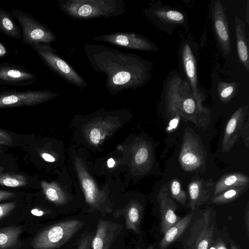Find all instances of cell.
<instances>
[{"label": "cell", "instance_id": "1", "mask_svg": "<svg viewBox=\"0 0 249 249\" xmlns=\"http://www.w3.org/2000/svg\"><path fill=\"white\" fill-rule=\"evenodd\" d=\"M83 48L92 69L106 75V88L111 94L136 89L151 79L152 63L139 55L100 44H85Z\"/></svg>", "mask_w": 249, "mask_h": 249}, {"label": "cell", "instance_id": "2", "mask_svg": "<svg viewBox=\"0 0 249 249\" xmlns=\"http://www.w3.org/2000/svg\"><path fill=\"white\" fill-rule=\"evenodd\" d=\"M167 82L163 95L167 114L177 113L205 129L211 123V111L194 98L186 81L174 74Z\"/></svg>", "mask_w": 249, "mask_h": 249}, {"label": "cell", "instance_id": "3", "mask_svg": "<svg viewBox=\"0 0 249 249\" xmlns=\"http://www.w3.org/2000/svg\"><path fill=\"white\" fill-rule=\"evenodd\" d=\"M100 217L85 213L64 217L38 233L33 240V247L34 249H62L83 232L93 227Z\"/></svg>", "mask_w": 249, "mask_h": 249}, {"label": "cell", "instance_id": "4", "mask_svg": "<svg viewBox=\"0 0 249 249\" xmlns=\"http://www.w3.org/2000/svg\"><path fill=\"white\" fill-rule=\"evenodd\" d=\"M58 5L64 14L79 20L116 17L126 11L123 0H59Z\"/></svg>", "mask_w": 249, "mask_h": 249}, {"label": "cell", "instance_id": "5", "mask_svg": "<svg viewBox=\"0 0 249 249\" xmlns=\"http://www.w3.org/2000/svg\"><path fill=\"white\" fill-rule=\"evenodd\" d=\"M44 64L67 83L84 89L87 84L73 68L61 57L50 44L36 43L30 46Z\"/></svg>", "mask_w": 249, "mask_h": 249}, {"label": "cell", "instance_id": "6", "mask_svg": "<svg viewBox=\"0 0 249 249\" xmlns=\"http://www.w3.org/2000/svg\"><path fill=\"white\" fill-rule=\"evenodd\" d=\"M107 217L99 218L91 249H120L123 246L126 233L124 221Z\"/></svg>", "mask_w": 249, "mask_h": 249}, {"label": "cell", "instance_id": "7", "mask_svg": "<svg viewBox=\"0 0 249 249\" xmlns=\"http://www.w3.org/2000/svg\"><path fill=\"white\" fill-rule=\"evenodd\" d=\"M183 170L193 172L201 169L206 164L207 153L199 136L189 127L184 132L179 155Z\"/></svg>", "mask_w": 249, "mask_h": 249}, {"label": "cell", "instance_id": "8", "mask_svg": "<svg viewBox=\"0 0 249 249\" xmlns=\"http://www.w3.org/2000/svg\"><path fill=\"white\" fill-rule=\"evenodd\" d=\"M195 42L188 37L179 45L178 59L180 70L189 84L194 98L203 102L204 95L200 89L197 74V55Z\"/></svg>", "mask_w": 249, "mask_h": 249}, {"label": "cell", "instance_id": "9", "mask_svg": "<svg viewBox=\"0 0 249 249\" xmlns=\"http://www.w3.org/2000/svg\"><path fill=\"white\" fill-rule=\"evenodd\" d=\"M12 15L18 22L22 33V41L29 46L36 43L48 44L57 37L46 25L22 11L13 9Z\"/></svg>", "mask_w": 249, "mask_h": 249}, {"label": "cell", "instance_id": "10", "mask_svg": "<svg viewBox=\"0 0 249 249\" xmlns=\"http://www.w3.org/2000/svg\"><path fill=\"white\" fill-rule=\"evenodd\" d=\"M60 94L50 90L18 91L4 90L0 91V109L32 107L46 102Z\"/></svg>", "mask_w": 249, "mask_h": 249}, {"label": "cell", "instance_id": "11", "mask_svg": "<svg viewBox=\"0 0 249 249\" xmlns=\"http://www.w3.org/2000/svg\"><path fill=\"white\" fill-rule=\"evenodd\" d=\"M92 38L96 41L108 43L119 47L142 51H155L156 44L145 37L135 33L116 32L103 34Z\"/></svg>", "mask_w": 249, "mask_h": 249}, {"label": "cell", "instance_id": "12", "mask_svg": "<svg viewBox=\"0 0 249 249\" xmlns=\"http://www.w3.org/2000/svg\"><path fill=\"white\" fill-rule=\"evenodd\" d=\"M210 216V211L207 210L193 223L186 241V249H208L213 242L214 230Z\"/></svg>", "mask_w": 249, "mask_h": 249}, {"label": "cell", "instance_id": "13", "mask_svg": "<svg viewBox=\"0 0 249 249\" xmlns=\"http://www.w3.org/2000/svg\"><path fill=\"white\" fill-rule=\"evenodd\" d=\"M211 17L214 32L220 49L225 55L231 51L229 23L224 7L220 0L212 2Z\"/></svg>", "mask_w": 249, "mask_h": 249}, {"label": "cell", "instance_id": "14", "mask_svg": "<svg viewBox=\"0 0 249 249\" xmlns=\"http://www.w3.org/2000/svg\"><path fill=\"white\" fill-rule=\"evenodd\" d=\"M38 79L24 67L8 62L0 63V85L21 87L29 86Z\"/></svg>", "mask_w": 249, "mask_h": 249}, {"label": "cell", "instance_id": "15", "mask_svg": "<svg viewBox=\"0 0 249 249\" xmlns=\"http://www.w3.org/2000/svg\"><path fill=\"white\" fill-rule=\"evenodd\" d=\"M249 106L239 107L229 119L222 142L223 153L229 152L240 137L242 127L247 119Z\"/></svg>", "mask_w": 249, "mask_h": 249}, {"label": "cell", "instance_id": "16", "mask_svg": "<svg viewBox=\"0 0 249 249\" xmlns=\"http://www.w3.org/2000/svg\"><path fill=\"white\" fill-rule=\"evenodd\" d=\"M160 213V230L163 234L181 219L176 213L177 205L171 197L167 185L164 184L157 195Z\"/></svg>", "mask_w": 249, "mask_h": 249}, {"label": "cell", "instance_id": "17", "mask_svg": "<svg viewBox=\"0 0 249 249\" xmlns=\"http://www.w3.org/2000/svg\"><path fill=\"white\" fill-rule=\"evenodd\" d=\"M145 13L154 23L164 31L167 27L173 29L187 23V18L182 12L170 8L153 6L146 10Z\"/></svg>", "mask_w": 249, "mask_h": 249}, {"label": "cell", "instance_id": "18", "mask_svg": "<svg viewBox=\"0 0 249 249\" xmlns=\"http://www.w3.org/2000/svg\"><path fill=\"white\" fill-rule=\"evenodd\" d=\"M215 182L211 178L205 180L195 178L189 183L188 187L189 207L192 211L206 203L214 192Z\"/></svg>", "mask_w": 249, "mask_h": 249}, {"label": "cell", "instance_id": "19", "mask_svg": "<svg viewBox=\"0 0 249 249\" xmlns=\"http://www.w3.org/2000/svg\"><path fill=\"white\" fill-rule=\"evenodd\" d=\"M143 206L137 202H132L125 207L112 213L111 217L123 219L126 231L134 233H141V225L143 218Z\"/></svg>", "mask_w": 249, "mask_h": 249}, {"label": "cell", "instance_id": "20", "mask_svg": "<svg viewBox=\"0 0 249 249\" xmlns=\"http://www.w3.org/2000/svg\"><path fill=\"white\" fill-rule=\"evenodd\" d=\"M234 23L238 55L242 64L246 70L249 71L248 39L245 30V23L237 16L235 17Z\"/></svg>", "mask_w": 249, "mask_h": 249}, {"label": "cell", "instance_id": "21", "mask_svg": "<svg viewBox=\"0 0 249 249\" xmlns=\"http://www.w3.org/2000/svg\"><path fill=\"white\" fill-rule=\"evenodd\" d=\"M249 184L248 176L242 172H233L225 174L215 183L213 196L227 189Z\"/></svg>", "mask_w": 249, "mask_h": 249}, {"label": "cell", "instance_id": "22", "mask_svg": "<svg viewBox=\"0 0 249 249\" xmlns=\"http://www.w3.org/2000/svg\"><path fill=\"white\" fill-rule=\"evenodd\" d=\"M192 217L193 214L190 213L171 227L164 234V236L160 242L159 249H166L178 239L187 229Z\"/></svg>", "mask_w": 249, "mask_h": 249}, {"label": "cell", "instance_id": "23", "mask_svg": "<svg viewBox=\"0 0 249 249\" xmlns=\"http://www.w3.org/2000/svg\"><path fill=\"white\" fill-rule=\"evenodd\" d=\"M0 32L11 38L19 40L22 33L20 28L15 22L11 14L0 7Z\"/></svg>", "mask_w": 249, "mask_h": 249}, {"label": "cell", "instance_id": "24", "mask_svg": "<svg viewBox=\"0 0 249 249\" xmlns=\"http://www.w3.org/2000/svg\"><path fill=\"white\" fill-rule=\"evenodd\" d=\"M22 230L19 227H10L0 230V249H8L15 246Z\"/></svg>", "mask_w": 249, "mask_h": 249}, {"label": "cell", "instance_id": "25", "mask_svg": "<svg viewBox=\"0 0 249 249\" xmlns=\"http://www.w3.org/2000/svg\"><path fill=\"white\" fill-rule=\"evenodd\" d=\"M249 185L227 189L217 195L214 196L211 199L210 203L223 204L235 200L248 190L249 187Z\"/></svg>", "mask_w": 249, "mask_h": 249}, {"label": "cell", "instance_id": "26", "mask_svg": "<svg viewBox=\"0 0 249 249\" xmlns=\"http://www.w3.org/2000/svg\"><path fill=\"white\" fill-rule=\"evenodd\" d=\"M92 229L93 227L83 232L62 249H91L92 241L95 232V229Z\"/></svg>", "mask_w": 249, "mask_h": 249}, {"label": "cell", "instance_id": "27", "mask_svg": "<svg viewBox=\"0 0 249 249\" xmlns=\"http://www.w3.org/2000/svg\"><path fill=\"white\" fill-rule=\"evenodd\" d=\"M41 186L47 199L56 205L65 206L68 202L65 195L53 183H48L42 181Z\"/></svg>", "mask_w": 249, "mask_h": 249}, {"label": "cell", "instance_id": "28", "mask_svg": "<svg viewBox=\"0 0 249 249\" xmlns=\"http://www.w3.org/2000/svg\"><path fill=\"white\" fill-rule=\"evenodd\" d=\"M152 149L147 144H142L134 156V161L138 166L151 167L154 162Z\"/></svg>", "mask_w": 249, "mask_h": 249}, {"label": "cell", "instance_id": "29", "mask_svg": "<svg viewBox=\"0 0 249 249\" xmlns=\"http://www.w3.org/2000/svg\"><path fill=\"white\" fill-rule=\"evenodd\" d=\"M27 180L22 175L13 173H1L0 174V185L17 187L25 186Z\"/></svg>", "mask_w": 249, "mask_h": 249}, {"label": "cell", "instance_id": "30", "mask_svg": "<svg viewBox=\"0 0 249 249\" xmlns=\"http://www.w3.org/2000/svg\"><path fill=\"white\" fill-rule=\"evenodd\" d=\"M168 187L171 197L180 204L186 205L187 193L182 189L179 181L177 178H173L169 181Z\"/></svg>", "mask_w": 249, "mask_h": 249}, {"label": "cell", "instance_id": "31", "mask_svg": "<svg viewBox=\"0 0 249 249\" xmlns=\"http://www.w3.org/2000/svg\"><path fill=\"white\" fill-rule=\"evenodd\" d=\"M236 86L233 83L220 82L218 85V93L222 101H229L233 95Z\"/></svg>", "mask_w": 249, "mask_h": 249}, {"label": "cell", "instance_id": "32", "mask_svg": "<svg viewBox=\"0 0 249 249\" xmlns=\"http://www.w3.org/2000/svg\"><path fill=\"white\" fill-rule=\"evenodd\" d=\"M15 202L0 204V219L9 214L16 207Z\"/></svg>", "mask_w": 249, "mask_h": 249}, {"label": "cell", "instance_id": "33", "mask_svg": "<svg viewBox=\"0 0 249 249\" xmlns=\"http://www.w3.org/2000/svg\"><path fill=\"white\" fill-rule=\"evenodd\" d=\"M240 137L242 138L245 146L249 147V121L248 117L241 129Z\"/></svg>", "mask_w": 249, "mask_h": 249}, {"label": "cell", "instance_id": "34", "mask_svg": "<svg viewBox=\"0 0 249 249\" xmlns=\"http://www.w3.org/2000/svg\"><path fill=\"white\" fill-rule=\"evenodd\" d=\"M13 142L12 136L5 130L0 128V145L11 146Z\"/></svg>", "mask_w": 249, "mask_h": 249}, {"label": "cell", "instance_id": "35", "mask_svg": "<svg viewBox=\"0 0 249 249\" xmlns=\"http://www.w3.org/2000/svg\"><path fill=\"white\" fill-rule=\"evenodd\" d=\"M89 137L90 142L95 144L99 143L102 138L99 129L97 128H93L91 129Z\"/></svg>", "mask_w": 249, "mask_h": 249}, {"label": "cell", "instance_id": "36", "mask_svg": "<svg viewBox=\"0 0 249 249\" xmlns=\"http://www.w3.org/2000/svg\"><path fill=\"white\" fill-rule=\"evenodd\" d=\"M244 223L245 227L247 231V234L249 237V203L248 202L245 210L244 213Z\"/></svg>", "mask_w": 249, "mask_h": 249}, {"label": "cell", "instance_id": "37", "mask_svg": "<svg viewBox=\"0 0 249 249\" xmlns=\"http://www.w3.org/2000/svg\"><path fill=\"white\" fill-rule=\"evenodd\" d=\"M14 196V194L12 192L0 190V201L10 199Z\"/></svg>", "mask_w": 249, "mask_h": 249}, {"label": "cell", "instance_id": "38", "mask_svg": "<svg viewBox=\"0 0 249 249\" xmlns=\"http://www.w3.org/2000/svg\"><path fill=\"white\" fill-rule=\"evenodd\" d=\"M208 249H227L222 241H216L214 244L212 242Z\"/></svg>", "mask_w": 249, "mask_h": 249}, {"label": "cell", "instance_id": "39", "mask_svg": "<svg viewBox=\"0 0 249 249\" xmlns=\"http://www.w3.org/2000/svg\"><path fill=\"white\" fill-rule=\"evenodd\" d=\"M8 54V51L5 45L0 41V59L5 57Z\"/></svg>", "mask_w": 249, "mask_h": 249}, {"label": "cell", "instance_id": "40", "mask_svg": "<svg viewBox=\"0 0 249 249\" xmlns=\"http://www.w3.org/2000/svg\"><path fill=\"white\" fill-rule=\"evenodd\" d=\"M41 156L45 160L48 162H53L55 160L54 158L52 156L48 153H43L41 155Z\"/></svg>", "mask_w": 249, "mask_h": 249}, {"label": "cell", "instance_id": "41", "mask_svg": "<svg viewBox=\"0 0 249 249\" xmlns=\"http://www.w3.org/2000/svg\"><path fill=\"white\" fill-rule=\"evenodd\" d=\"M115 162L112 158L109 159L107 161V166L109 168H111L114 166Z\"/></svg>", "mask_w": 249, "mask_h": 249}, {"label": "cell", "instance_id": "42", "mask_svg": "<svg viewBox=\"0 0 249 249\" xmlns=\"http://www.w3.org/2000/svg\"><path fill=\"white\" fill-rule=\"evenodd\" d=\"M231 249H238L234 244H231Z\"/></svg>", "mask_w": 249, "mask_h": 249}, {"label": "cell", "instance_id": "43", "mask_svg": "<svg viewBox=\"0 0 249 249\" xmlns=\"http://www.w3.org/2000/svg\"><path fill=\"white\" fill-rule=\"evenodd\" d=\"M136 249H142L141 248H140V247H138L136 248ZM154 249V248H153V246H150V247H149L148 248H146V249Z\"/></svg>", "mask_w": 249, "mask_h": 249}, {"label": "cell", "instance_id": "44", "mask_svg": "<svg viewBox=\"0 0 249 249\" xmlns=\"http://www.w3.org/2000/svg\"><path fill=\"white\" fill-rule=\"evenodd\" d=\"M4 170V168L0 166V174Z\"/></svg>", "mask_w": 249, "mask_h": 249}, {"label": "cell", "instance_id": "45", "mask_svg": "<svg viewBox=\"0 0 249 249\" xmlns=\"http://www.w3.org/2000/svg\"><path fill=\"white\" fill-rule=\"evenodd\" d=\"M120 249H128V248H126L122 246Z\"/></svg>", "mask_w": 249, "mask_h": 249}, {"label": "cell", "instance_id": "46", "mask_svg": "<svg viewBox=\"0 0 249 249\" xmlns=\"http://www.w3.org/2000/svg\"><path fill=\"white\" fill-rule=\"evenodd\" d=\"M2 154V151L1 150V148H0V155Z\"/></svg>", "mask_w": 249, "mask_h": 249}]
</instances>
